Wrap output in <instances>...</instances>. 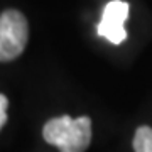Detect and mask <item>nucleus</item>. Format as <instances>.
<instances>
[{
  "instance_id": "4",
  "label": "nucleus",
  "mask_w": 152,
  "mask_h": 152,
  "mask_svg": "<svg viewBox=\"0 0 152 152\" xmlns=\"http://www.w3.org/2000/svg\"><path fill=\"white\" fill-rule=\"evenodd\" d=\"M134 151L135 152H152V129L139 127L134 135Z\"/></svg>"
},
{
  "instance_id": "2",
  "label": "nucleus",
  "mask_w": 152,
  "mask_h": 152,
  "mask_svg": "<svg viewBox=\"0 0 152 152\" xmlns=\"http://www.w3.org/2000/svg\"><path fill=\"white\" fill-rule=\"evenodd\" d=\"M29 39L27 19L19 10L0 14V61H12L24 53Z\"/></svg>"
},
{
  "instance_id": "3",
  "label": "nucleus",
  "mask_w": 152,
  "mask_h": 152,
  "mask_svg": "<svg viewBox=\"0 0 152 152\" xmlns=\"http://www.w3.org/2000/svg\"><path fill=\"white\" fill-rule=\"evenodd\" d=\"M129 17V4L124 0H112L105 5L102 20L98 24V36L105 37L112 44H122L127 37L124 22Z\"/></svg>"
},
{
  "instance_id": "1",
  "label": "nucleus",
  "mask_w": 152,
  "mask_h": 152,
  "mask_svg": "<svg viewBox=\"0 0 152 152\" xmlns=\"http://www.w3.org/2000/svg\"><path fill=\"white\" fill-rule=\"evenodd\" d=\"M44 140L61 152H85L91 142V120L88 117H56L44 125Z\"/></svg>"
},
{
  "instance_id": "5",
  "label": "nucleus",
  "mask_w": 152,
  "mask_h": 152,
  "mask_svg": "<svg viewBox=\"0 0 152 152\" xmlns=\"http://www.w3.org/2000/svg\"><path fill=\"white\" fill-rule=\"evenodd\" d=\"M7 108H9V100L5 95L0 93V130L7 122Z\"/></svg>"
}]
</instances>
